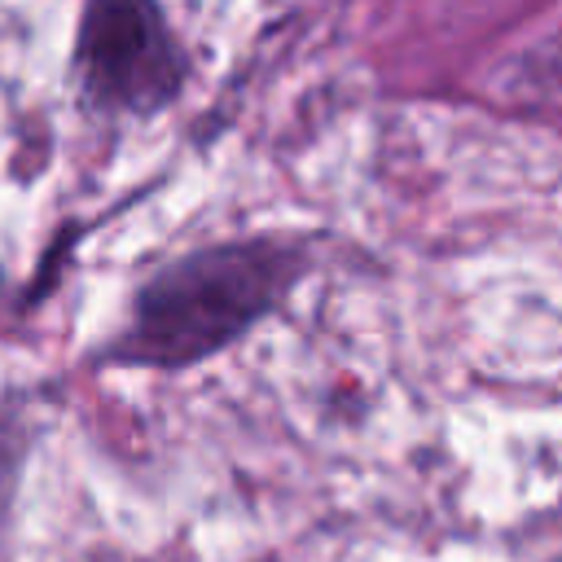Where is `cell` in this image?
<instances>
[{
	"label": "cell",
	"instance_id": "6da1fadb",
	"mask_svg": "<svg viewBox=\"0 0 562 562\" xmlns=\"http://www.w3.org/2000/svg\"><path fill=\"white\" fill-rule=\"evenodd\" d=\"M281 290V259L259 246H215L162 268L132 307L123 360L193 364L246 334Z\"/></svg>",
	"mask_w": 562,
	"mask_h": 562
},
{
	"label": "cell",
	"instance_id": "7a4b0ae2",
	"mask_svg": "<svg viewBox=\"0 0 562 562\" xmlns=\"http://www.w3.org/2000/svg\"><path fill=\"white\" fill-rule=\"evenodd\" d=\"M75 61L105 110H154L180 83V53L154 0H83Z\"/></svg>",
	"mask_w": 562,
	"mask_h": 562
}]
</instances>
